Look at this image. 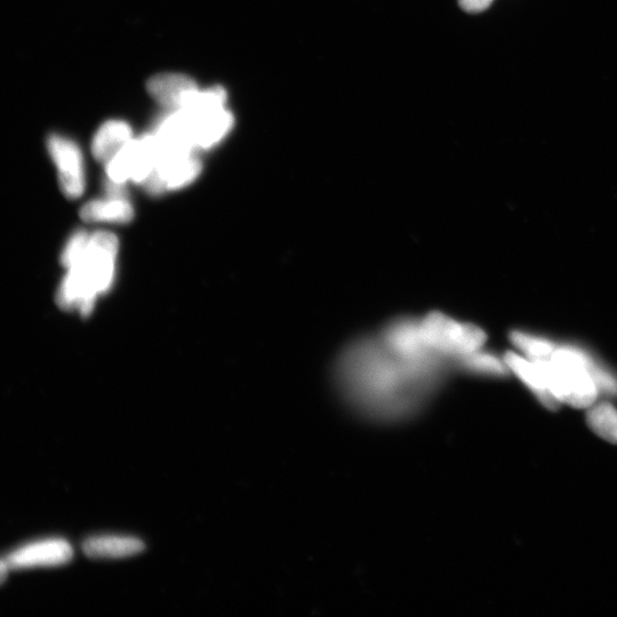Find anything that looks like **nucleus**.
<instances>
[{"mask_svg":"<svg viewBox=\"0 0 617 617\" xmlns=\"http://www.w3.org/2000/svg\"><path fill=\"white\" fill-rule=\"evenodd\" d=\"M439 360L412 362L390 351L378 336L349 344L336 364L343 396L376 419H398L426 402L447 370Z\"/></svg>","mask_w":617,"mask_h":617,"instance_id":"f257e3e1","label":"nucleus"},{"mask_svg":"<svg viewBox=\"0 0 617 617\" xmlns=\"http://www.w3.org/2000/svg\"><path fill=\"white\" fill-rule=\"evenodd\" d=\"M118 248V239L110 232L99 231L90 237L83 258L62 280L56 295L60 308L78 310L84 317L92 314L96 298L114 283Z\"/></svg>","mask_w":617,"mask_h":617,"instance_id":"f03ea898","label":"nucleus"},{"mask_svg":"<svg viewBox=\"0 0 617 617\" xmlns=\"http://www.w3.org/2000/svg\"><path fill=\"white\" fill-rule=\"evenodd\" d=\"M546 375L551 394L560 404L586 408L596 403L599 390L592 374L599 365L580 348L555 346L552 354L533 360Z\"/></svg>","mask_w":617,"mask_h":617,"instance_id":"7ed1b4c3","label":"nucleus"},{"mask_svg":"<svg viewBox=\"0 0 617 617\" xmlns=\"http://www.w3.org/2000/svg\"><path fill=\"white\" fill-rule=\"evenodd\" d=\"M419 320L430 354L448 364H456L485 347L487 335L477 325L462 322L440 311H432Z\"/></svg>","mask_w":617,"mask_h":617,"instance_id":"20e7f679","label":"nucleus"},{"mask_svg":"<svg viewBox=\"0 0 617 617\" xmlns=\"http://www.w3.org/2000/svg\"><path fill=\"white\" fill-rule=\"evenodd\" d=\"M158 158L159 146L155 135L132 140L107 163L108 180L143 184L154 172Z\"/></svg>","mask_w":617,"mask_h":617,"instance_id":"39448f33","label":"nucleus"},{"mask_svg":"<svg viewBox=\"0 0 617 617\" xmlns=\"http://www.w3.org/2000/svg\"><path fill=\"white\" fill-rule=\"evenodd\" d=\"M202 168L194 152H164L159 149L155 170L143 186L151 195H162L165 191L189 186L198 178Z\"/></svg>","mask_w":617,"mask_h":617,"instance_id":"423d86ee","label":"nucleus"},{"mask_svg":"<svg viewBox=\"0 0 617 617\" xmlns=\"http://www.w3.org/2000/svg\"><path fill=\"white\" fill-rule=\"evenodd\" d=\"M47 150L58 168L60 188L70 199L82 197L86 187L82 150L74 141L60 135L47 139Z\"/></svg>","mask_w":617,"mask_h":617,"instance_id":"0eeeda50","label":"nucleus"},{"mask_svg":"<svg viewBox=\"0 0 617 617\" xmlns=\"http://www.w3.org/2000/svg\"><path fill=\"white\" fill-rule=\"evenodd\" d=\"M379 338L394 354L412 362H444L430 354L424 343L418 318L400 317L392 320L382 328Z\"/></svg>","mask_w":617,"mask_h":617,"instance_id":"6e6552de","label":"nucleus"},{"mask_svg":"<svg viewBox=\"0 0 617 617\" xmlns=\"http://www.w3.org/2000/svg\"><path fill=\"white\" fill-rule=\"evenodd\" d=\"M74 550L62 539L32 542L12 552L5 559L10 570L21 568L60 566L70 562Z\"/></svg>","mask_w":617,"mask_h":617,"instance_id":"1a4fd4ad","label":"nucleus"},{"mask_svg":"<svg viewBox=\"0 0 617 617\" xmlns=\"http://www.w3.org/2000/svg\"><path fill=\"white\" fill-rule=\"evenodd\" d=\"M187 112L195 148L210 149L221 142L234 127L235 119L226 108Z\"/></svg>","mask_w":617,"mask_h":617,"instance_id":"9d476101","label":"nucleus"},{"mask_svg":"<svg viewBox=\"0 0 617 617\" xmlns=\"http://www.w3.org/2000/svg\"><path fill=\"white\" fill-rule=\"evenodd\" d=\"M147 88L152 98L173 110L188 107L199 91L195 80L182 74H159L149 79Z\"/></svg>","mask_w":617,"mask_h":617,"instance_id":"9b49d317","label":"nucleus"},{"mask_svg":"<svg viewBox=\"0 0 617 617\" xmlns=\"http://www.w3.org/2000/svg\"><path fill=\"white\" fill-rule=\"evenodd\" d=\"M504 360H506L509 370L514 372L533 391V394L538 397L543 406L551 411L558 410L560 403L551 394L546 375L538 364L518 354V352H508L504 356Z\"/></svg>","mask_w":617,"mask_h":617,"instance_id":"f8f14e48","label":"nucleus"},{"mask_svg":"<svg viewBox=\"0 0 617 617\" xmlns=\"http://www.w3.org/2000/svg\"><path fill=\"white\" fill-rule=\"evenodd\" d=\"M132 128L123 120H110L96 132L92 142V154L96 160L109 163L132 139Z\"/></svg>","mask_w":617,"mask_h":617,"instance_id":"ddd939ff","label":"nucleus"},{"mask_svg":"<svg viewBox=\"0 0 617 617\" xmlns=\"http://www.w3.org/2000/svg\"><path fill=\"white\" fill-rule=\"evenodd\" d=\"M86 556L94 559H118L141 554L146 546L135 538L120 536H98L88 539L83 546Z\"/></svg>","mask_w":617,"mask_h":617,"instance_id":"4468645a","label":"nucleus"},{"mask_svg":"<svg viewBox=\"0 0 617 617\" xmlns=\"http://www.w3.org/2000/svg\"><path fill=\"white\" fill-rule=\"evenodd\" d=\"M80 218L87 223H128L134 218V210L126 198L108 197L84 205Z\"/></svg>","mask_w":617,"mask_h":617,"instance_id":"2eb2a0df","label":"nucleus"},{"mask_svg":"<svg viewBox=\"0 0 617 617\" xmlns=\"http://www.w3.org/2000/svg\"><path fill=\"white\" fill-rule=\"evenodd\" d=\"M462 371L483 376H506L510 370L506 360L500 359L492 352L480 349L462 358L455 364Z\"/></svg>","mask_w":617,"mask_h":617,"instance_id":"dca6fc26","label":"nucleus"},{"mask_svg":"<svg viewBox=\"0 0 617 617\" xmlns=\"http://www.w3.org/2000/svg\"><path fill=\"white\" fill-rule=\"evenodd\" d=\"M587 421L596 435L617 445V410L613 405L610 403L591 405Z\"/></svg>","mask_w":617,"mask_h":617,"instance_id":"f3484780","label":"nucleus"},{"mask_svg":"<svg viewBox=\"0 0 617 617\" xmlns=\"http://www.w3.org/2000/svg\"><path fill=\"white\" fill-rule=\"evenodd\" d=\"M90 235L84 230H78L72 235L61 254V262L67 270L76 266L86 251Z\"/></svg>","mask_w":617,"mask_h":617,"instance_id":"a211bd4d","label":"nucleus"},{"mask_svg":"<svg viewBox=\"0 0 617 617\" xmlns=\"http://www.w3.org/2000/svg\"><path fill=\"white\" fill-rule=\"evenodd\" d=\"M493 3V0H460V5L464 11L470 13H479L487 10Z\"/></svg>","mask_w":617,"mask_h":617,"instance_id":"6ab92c4d","label":"nucleus"},{"mask_svg":"<svg viewBox=\"0 0 617 617\" xmlns=\"http://www.w3.org/2000/svg\"><path fill=\"white\" fill-rule=\"evenodd\" d=\"M8 571H10V567L6 564L5 559H0V584L6 580Z\"/></svg>","mask_w":617,"mask_h":617,"instance_id":"aec40b11","label":"nucleus"}]
</instances>
